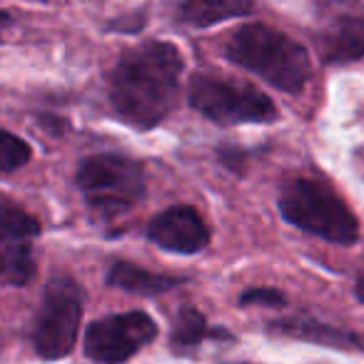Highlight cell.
Instances as JSON below:
<instances>
[{"instance_id":"6da1fadb","label":"cell","mask_w":364,"mask_h":364,"mask_svg":"<svg viewBox=\"0 0 364 364\" xmlns=\"http://www.w3.org/2000/svg\"><path fill=\"white\" fill-rule=\"evenodd\" d=\"M182 55L172 43H145L120 58L110 75V105L125 125L152 130L172 112Z\"/></svg>"},{"instance_id":"7a4b0ae2","label":"cell","mask_w":364,"mask_h":364,"mask_svg":"<svg viewBox=\"0 0 364 364\" xmlns=\"http://www.w3.org/2000/svg\"><path fill=\"white\" fill-rule=\"evenodd\" d=\"M225 55L230 63L289 95L302 92L312 75L309 53L297 41L262 23L237 28L225 43Z\"/></svg>"},{"instance_id":"3957f363","label":"cell","mask_w":364,"mask_h":364,"mask_svg":"<svg viewBox=\"0 0 364 364\" xmlns=\"http://www.w3.org/2000/svg\"><path fill=\"white\" fill-rule=\"evenodd\" d=\"M279 213L289 225L334 245H352L359 225L352 210L329 185L319 180H292L279 193Z\"/></svg>"},{"instance_id":"277c9868","label":"cell","mask_w":364,"mask_h":364,"mask_svg":"<svg viewBox=\"0 0 364 364\" xmlns=\"http://www.w3.org/2000/svg\"><path fill=\"white\" fill-rule=\"evenodd\" d=\"M75 182L87 205L102 218H117L145 195V170L122 155H92L80 162Z\"/></svg>"},{"instance_id":"5b68a950","label":"cell","mask_w":364,"mask_h":364,"mask_svg":"<svg viewBox=\"0 0 364 364\" xmlns=\"http://www.w3.org/2000/svg\"><path fill=\"white\" fill-rule=\"evenodd\" d=\"M190 105L218 125L277 120V107L262 90L250 82L228 80L208 73H200L190 82Z\"/></svg>"},{"instance_id":"8992f818","label":"cell","mask_w":364,"mask_h":364,"mask_svg":"<svg viewBox=\"0 0 364 364\" xmlns=\"http://www.w3.org/2000/svg\"><path fill=\"white\" fill-rule=\"evenodd\" d=\"M85 294L70 277H55L46 287L33 342L43 359H63L73 352L80 329Z\"/></svg>"},{"instance_id":"52a82bcc","label":"cell","mask_w":364,"mask_h":364,"mask_svg":"<svg viewBox=\"0 0 364 364\" xmlns=\"http://www.w3.org/2000/svg\"><path fill=\"white\" fill-rule=\"evenodd\" d=\"M157 327L145 312L110 314L87 327L85 354L100 364H122L150 344Z\"/></svg>"},{"instance_id":"ba28073f","label":"cell","mask_w":364,"mask_h":364,"mask_svg":"<svg viewBox=\"0 0 364 364\" xmlns=\"http://www.w3.org/2000/svg\"><path fill=\"white\" fill-rule=\"evenodd\" d=\"M41 235V223L13 205L0 200V279L8 284H28L36 274L33 240Z\"/></svg>"},{"instance_id":"9c48e42d","label":"cell","mask_w":364,"mask_h":364,"mask_svg":"<svg viewBox=\"0 0 364 364\" xmlns=\"http://www.w3.org/2000/svg\"><path fill=\"white\" fill-rule=\"evenodd\" d=\"M147 237L165 252L198 255L210 245V230L200 213L190 205H172L152 218Z\"/></svg>"},{"instance_id":"30bf717a","label":"cell","mask_w":364,"mask_h":364,"mask_svg":"<svg viewBox=\"0 0 364 364\" xmlns=\"http://www.w3.org/2000/svg\"><path fill=\"white\" fill-rule=\"evenodd\" d=\"M317 50L324 63H354L364 58V18H339L319 33Z\"/></svg>"},{"instance_id":"8fae6325","label":"cell","mask_w":364,"mask_h":364,"mask_svg":"<svg viewBox=\"0 0 364 364\" xmlns=\"http://www.w3.org/2000/svg\"><path fill=\"white\" fill-rule=\"evenodd\" d=\"M107 284L120 287L132 294H145V297H155V294L170 292L177 284H182L180 277H167V274H155L147 269L137 267L130 262H115L107 272Z\"/></svg>"},{"instance_id":"7c38bea8","label":"cell","mask_w":364,"mask_h":364,"mask_svg":"<svg viewBox=\"0 0 364 364\" xmlns=\"http://www.w3.org/2000/svg\"><path fill=\"white\" fill-rule=\"evenodd\" d=\"M180 21L193 28H210L230 18L252 13L250 0H185L180 6Z\"/></svg>"},{"instance_id":"4fadbf2b","label":"cell","mask_w":364,"mask_h":364,"mask_svg":"<svg viewBox=\"0 0 364 364\" xmlns=\"http://www.w3.org/2000/svg\"><path fill=\"white\" fill-rule=\"evenodd\" d=\"M282 334H289V337H299L307 339V342H319L327 344V347H339V349H357L364 347V342L359 337L349 332H339L334 327H327V324L319 322H309V319H292V322H279L274 324Z\"/></svg>"},{"instance_id":"5bb4252c","label":"cell","mask_w":364,"mask_h":364,"mask_svg":"<svg viewBox=\"0 0 364 364\" xmlns=\"http://www.w3.org/2000/svg\"><path fill=\"white\" fill-rule=\"evenodd\" d=\"M205 337H208V322H205L203 312H198V309H193V307H185L175 319L172 347L175 349L198 347Z\"/></svg>"},{"instance_id":"9a60e30c","label":"cell","mask_w":364,"mask_h":364,"mask_svg":"<svg viewBox=\"0 0 364 364\" xmlns=\"http://www.w3.org/2000/svg\"><path fill=\"white\" fill-rule=\"evenodd\" d=\"M33 157V150L23 137L8 130H0V172H16L26 167Z\"/></svg>"},{"instance_id":"2e32d148","label":"cell","mask_w":364,"mask_h":364,"mask_svg":"<svg viewBox=\"0 0 364 364\" xmlns=\"http://www.w3.org/2000/svg\"><path fill=\"white\" fill-rule=\"evenodd\" d=\"M242 304H267V307H282L284 304V294L277 289L269 287H257V289H247V292L240 297Z\"/></svg>"},{"instance_id":"e0dca14e","label":"cell","mask_w":364,"mask_h":364,"mask_svg":"<svg viewBox=\"0 0 364 364\" xmlns=\"http://www.w3.org/2000/svg\"><path fill=\"white\" fill-rule=\"evenodd\" d=\"M13 28V18H11V13H6V11H0V41H3V36H6L8 31Z\"/></svg>"},{"instance_id":"ac0fdd59","label":"cell","mask_w":364,"mask_h":364,"mask_svg":"<svg viewBox=\"0 0 364 364\" xmlns=\"http://www.w3.org/2000/svg\"><path fill=\"white\" fill-rule=\"evenodd\" d=\"M354 292H357V299H359V302H364V272L359 274L357 287H354Z\"/></svg>"}]
</instances>
